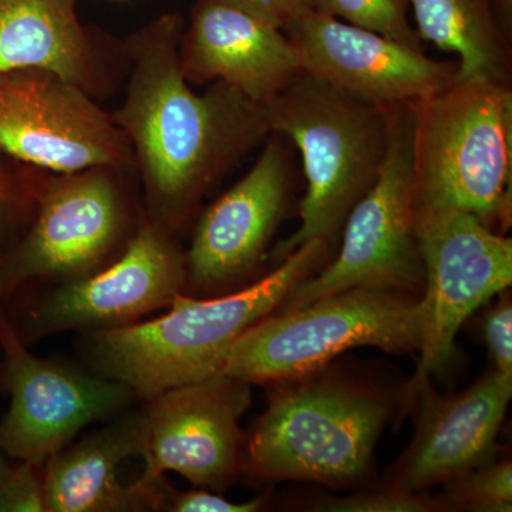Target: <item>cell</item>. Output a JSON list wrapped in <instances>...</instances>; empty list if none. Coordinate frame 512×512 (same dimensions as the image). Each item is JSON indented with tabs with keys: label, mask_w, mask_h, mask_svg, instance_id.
I'll return each instance as SVG.
<instances>
[{
	"label": "cell",
	"mask_w": 512,
	"mask_h": 512,
	"mask_svg": "<svg viewBox=\"0 0 512 512\" xmlns=\"http://www.w3.org/2000/svg\"><path fill=\"white\" fill-rule=\"evenodd\" d=\"M184 20L165 13L123 43L126 97L111 114L140 171L148 220L177 232L212 185L271 136L265 107L234 87L198 94L180 64Z\"/></svg>",
	"instance_id": "cell-1"
},
{
	"label": "cell",
	"mask_w": 512,
	"mask_h": 512,
	"mask_svg": "<svg viewBox=\"0 0 512 512\" xmlns=\"http://www.w3.org/2000/svg\"><path fill=\"white\" fill-rule=\"evenodd\" d=\"M329 248L325 239H311L241 291L208 299L180 293L157 318L84 333V356L96 375L123 383L144 402L218 375L234 343L328 264Z\"/></svg>",
	"instance_id": "cell-2"
},
{
	"label": "cell",
	"mask_w": 512,
	"mask_h": 512,
	"mask_svg": "<svg viewBox=\"0 0 512 512\" xmlns=\"http://www.w3.org/2000/svg\"><path fill=\"white\" fill-rule=\"evenodd\" d=\"M417 210L467 212L494 231L511 222V84L457 77L410 104Z\"/></svg>",
	"instance_id": "cell-3"
},
{
	"label": "cell",
	"mask_w": 512,
	"mask_h": 512,
	"mask_svg": "<svg viewBox=\"0 0 512 512\" xmlns=\"http://www.w3.org/2000/svg\"><path fill=\"white\" fill-rule=\"evenodd\" d=\"M272 134L301 151L306 190L301 225L272 252L284 259L311 239L332 244L375 184L389 147L390 110L302 72L265 104Z\"/></svg>",
	"instance_id": "cell-4"
},
{
	"label": "cell",
	"mask_w": 512,
	"mask_h": 512,
	"mask_svg": "<svg viewBox=\"0 0 512 512\" xmlns=\"http://www.w3.org/2000/svg\"><path fill=\"white\" fill-rule=\"evenodd\" d=\"M390 406L380 394L336 380L295 383L272 394L245 440L242 473L264 483L360 480L373 461Z\"/></svg>",
	"instance_id": "cell-5"
},
{
	"label": "cell",
	"mask_w": 512,
	"mask_h": 512,
	"mask_svg": "<svg viewBox=\"0 0 512 512\" xmlns=\"http://www.w3.org/2000/svg\"><path fill=\"white\" fill-rule=\"evenodd\" d=\"M424 326L423 299L352 288L265 316L234 343L218 375L249 384L286 382L312 375L349 349L416 352Z\"/></svg>",
	"instance_id": "cell-6"
},
{
	"label": "cell",
	"mask_w": 512,
	"mask_h": 512,
	"mask_svg": "<svg viewBox=\"0 0 512 512\" xmlns=\"http://www.w3.org/2000/svg\"><path fill=\"white\" fill-rule=\"evenodd\" d=\"M412 167V110H390L389 147L379 177L352 208L332 264L299 282L282 311L352 288L423 292V259L416 234Z\"/></svg>",
	"instance_id": "cell-7"
},
{
	"label": "cell",
	"mask_w": 512,
	"mask_h": 512,
	"mask_svg": "<svg viewBox=\"0 0 512 512\" xmlns=\"http://www.w3.org/2000/svg\"><path fill=\"white\" fill-rule=\"evenodd\" d=\"M119 173L94 167L40 184L35 221L0 268V298L30 281L84 278L123 252L136 229Z\"/></svg>",
	"instance_id": "cell-8"
},
{
	"label": "cell",
	"mask_w": 512,
	"mask_h": 512,
	"mask_svg": "<svg viewBox=\"0 0 512 512\" xmlns=\"http://www.w3.org/2000/svg\"><path fill=\"white\" fill-rule=\"evenodd\" d=\"M0 153L53 174L134 165L113 116L79 86L43 69L0 73Z\"/></svg>",
	"instance_id": "cell-9"
},
{
	"label": "cell",
	"mask_w": 512,
	"mask_h": 512,
	"mask_svg": "<svg viewBox=\"0 0 512 512\" xmlns=\"http://www.w3.org/2000/svg\"><path fill=\"white\" fill-rule=\"evenodd\" d=\"M426 326L412 387L443 372L464 322L512 282V241L467 212L417 210Z\"/></svg>",
	"instance_id": "cell-10"
},
{
	"label": "cell",
	"mask_w": 512,
	"mask_h": 512,
	"mask_svg": "<svg viewBox=\"0 0 512 512\" xmlns=\"http://www.w3.org/2000/svg\"><path fill=\"white\" fill-rule=\"evenodd\" d=\"M0 346V384L10 396L0 450L15 460L43 466L84 427L117 416L137 399L123 383L32 355L3 312Z\"/></svg>",
	"instance_id": "cell-11"
},
{
	"label": "cell",
	"mask_w": 512,
	"mask_h": 512,
	"mask_svg": "<svg viewBox=\"0 0 512 512\" xmlns=\"http://www.w3.org/2000/svg\"><path fill=\"white\" fill-rule=\"evenodd\" d=\"M185 281V254L174 232L157 222L143 221L109 265L43 293L30 306L25 338L131 325L168 308L183 293Z\"/></svg>",
	"instance_id": "cell-12"
},
{
	"label": "cell",
	"mask_w": 512,
	"mask_h": 512,
	"mask_svg": "<svg viewBox=\"0 0 512 512\" xmlns=\"http://www.w3.org/2000/svg\"><path fill=\"white\" fill-rule=\"evenodd\" d=\"M303 72L367 103L393 109L440 92L457 79L458 62L311 8L284 28Z\"/></svg>",
	"instance_id": "cell-13"
},
{
	"label": "cell",
	"mask_w": 512,
	"mask_h": 512,
	"mask_svg": "<svg viewBox=\"0 0 512 512\" xmlns=\"http://www.w3.org/2000/svg\"><path fill=\"white\" fill-rule=\"evenodd\" d=\"M146 402L143 477L154 481L173 471L194 487L224 493L242 473L245 439L239 421L251 406V384L214 375Z\"/></svg>",
	"instance_id": "cell-14"
},
{
	"label": "cell",
	"mask_w": 512,
	"mask_h": 512,
	"mask_svg": "<svg viewBox=\"0 0 512 512\" xmlns=\"http://www.w3.org/2000/svg\"><path fill=\"white\" fill-rule=\"evenodd\" d=\"M254 167L201 215L185 254V288L238 284L265 261L292 190L291 150L271 134Z\"/></svg>",
	"instance_id": "cell-15"
},
{
	"label": "cell",
	"mask_w": 512,
	"mask_h": 512,
	"mask_svg": "<svg viewBox=\"0 0 512 512\" xmlns=\"http://www.w3.org/2000/svg\"><path fill=\"white\" fill-rule=\"evenodd\" d=\"M413 390L421 397L416 433L397 461L390 485L423 493L494 460L512 397V376L493 369L454 394L437 393L429 379Z\"/></svg>",
	"instance_id": "cell-16"
},
{
	"label": "cell",
	"mask_w": 512,
	"mask_h": 512,
	"mask_svg": "<svg viewBox=\"0 0 512 512\" xmlns=\"http://www.w3.org/2000/svg\"><path fill=\"white\" fill-rule=\"evenodd\" d=\"M178 50L188 83H225L262 106L302 72L284 30L212 0L192 6Z\"/></svg>",
	"instance_id": "cell-17"
},
{
	"label": "cell",
	"mask_w": 512,
	"mask_h": 512,
	"mask_svg": "<svg viewBox=\"0 0 512 512\" xmlns=\"http://www.w3.org/2000/svg\"><path fill=\"white\" fill-rule=\"evenodd\" d=\"M148 426L144 410H124L107 426L72 441L43 464L49 512H131L164 508L168 484L141 476L119 480V467L131 457L146 461Z\"/></svg>",
	"instance_id": "cell-18"
},
{
	"label": "cell",
	"mask_w": 512,
	"mask_h": 512,
	"mask_svg": "<svg viewBox=\"0 0 512 512\" xmlns=\"http://www.w3.org/2000/svg\"><path fill=\"white\" fill-rule=\"evenodd\" d=\"M77 2L0 0V73L50 70L97 96L106 84V43L80 22Z\"/></svg>",
	"instance_id": "cell-19"
},
{
	"label": "cell",
	"mask_w": 512,
	"mask_h": 512,
	"mask_svg": "<svg viewBox=\"0 0 512 512\" xmlns=\"http://www.w3.org/2000/svg\"><path fill=\"white\" fill-rule=\"evenodd\" d=\"M421 42L456 53L460 79L511 84L512 39L498 22L494 0H407Z\"/></svg>",
	"instance_id": "cell-20"
},
{
	"label": "cell",
	"mask_w": 512,
	"mask_h": 512,
	"mask_svg": "<svg viewBox=\"0 0 512 512\" xmlns=\"http://www.w3.org/2000/svg\"><path fill=\"white\" fill-rule=\"evenodd\" d=\"M441 500L447 510L510 512L512 510V464H483L447 481Z\"/></svg>",
	"instance_id": "cell-21"
},
{
	"label": "cell",
	"mask_w": 512,
	"mask_h": 512,
	"mask_svg": "<svg viewBox=\"0 0 512 512\" xmlns=\"http://www.w3.org/2000/svg\"><path fill=\"white\" fill-rule=\"evenodd\" d=\"M313 8L336 18L423 49V42L409 19L407 0H312Z\"/></svg>",
	"instance_id": "cell-22"
},
{
	"label": "cell",
	"mask_w": 512,
	"mask_h": 512,
	"mask_svg": "<svg viewBox=\"0 0 512 512\" xmlns=\"http://www.w3.org/2000/svg\"><path fill=\"white\" fill-rule=\"evenodd\" d=\"M315 510L332 512H430L447 510L443 500L387 485L375 493L323 501Z\"/></svg>",
	"instance_id": "cell-23"
},
{
	"label": "cell",
	"mask_w": 512,
	"mask_h": 512,
	"mask_svg": "<svg viewBox=\"0 0 512 512\" xmlns=\"http://www.w3.org/2000/svg\"><path fill=\"white\" fill-rule=\"evenodd\" d=\"M36 464L19 461L10 466L0 487V512H45V488L43 474Z\"/></svg>",
	"instance_id": "cell-24"
},
{
	"label": "cell",
	"mask_w": 512,
	"mask_h": 512,
	"mask_svg": "<svg viewBox=\"0 0 512 512\" xmlns=\"http://www.w3.org/2000/svg\"><path fill=\"white\" fill-rule=\"evenodd\" d=\"M504 292L485 313L483 335L494 370L512 376V303L510 296Z\"/></svg>",
	"instance_id": "cell-25"
},
{
	"label": "cell",
	"mask_w": 512,
	"mask_h": 512,
	"mask_svg": "<svg viewBox=\"0 0 512 512\" xmlns=\"http://www.w3.org/2000/svg\"><path fill=\"white\" fill-rule=\"evenodd\" d=\"M266 497L255 498L247 503H232L224 495L207 490L177 491L168 485L165 490L163 510L174 512H255L265 505Z\"/></svg>",
	"instance_id": "cell-26"
},
{
	"label": "cell",
	"mask_w": 512,
	"mask_h": 512,
	"mask_svg": "<svg viewBox=\"0 0 512 512\" xmlns=\"http://www.w3.org/2000/svg\"><path fill=\"white\" fill-rule=\"evenodd\" d=\"M251 13L256 18L284 30L289 22L313 8L312 0H212Z\"/></svg>",
	"instance_id": "cell-27"
},
{
	"label": "cell",
	"mask_w": 512,
	"mask_h": 512,
	"mask_svg": "<svg viewBox=\"0 0 512 512\" xmlns=\"http://www.w3.org/2000/svg\"><path fill=\"white\" fill-rule=\"evenodd\" d=\"M39 188L40 184L32 191H26L25 188L20 187L16 178L0 165V234L12 220L20 205L28 201L29 197H36Z\"/></svg>",
	"instance_id": "cell-28"
},
{
	"label": "cell",
	"mask_w": 512,
	"mask_h": 512,
	"mask_svg": "<svg viewBox=\"0 0 512 512\" xmlns=\"http://www.w3.org/2000/svg\"><path fill=\"white\" fill-rule=\"evenodd\" d=\"M494 9L501 28L512 39V0H494Z\"/></svg>",
	"instance_id": "cell-29"
},
{
	"label": "cell",
	"mask_w": 512,
	"mask_h": 512,
	"mask_svg": "<svg viewBox=\"0 0 512 512\" xmlns=\"http://www.w3.org/2000/svg\"><path fill=\"white\" fill-rule=\"evenodd\" d=\"M9 463L6 461L5 453H3L2 450H0V487H2L3 480H5L6 474H8L9 471Z\"/></svg>",
	"instance_id": "cell-30"
}]
</instances>
